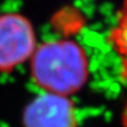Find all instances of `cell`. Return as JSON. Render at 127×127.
<instances>
[{
	"label": "cell",
	"mask_w": 127,
	"mask_h": 127,
	"mask_svg": "<svg viewBox=\"0 0 127 127\" xmlns=\"http://www.w3.org/2000/svg\"><path fill=\"white\" fill-rule=\"evenodd\" d=\"M30 78L41 92L69 97L86 84L89 64L84 49L69 39L38 45L29 60Z\"/></svg>",
	"instance_id": "cell-1"
},
{
	"label": "cell",
	"mask_w": 127,
	"mask_h": 127,
	"mask_svg": "<svg viewBox=\"0 0 127 127\" xmlns=\"http://www.w3.org/2000/svg\"><path fill=\"white\" fill-rule=\"evenodd\" d=\"M32 22L20 12L0 13V74H11L37 49Z\"/></svg>",
	"instance_id": "cell-2"
},
{
	"label": "cell",
	"mask_w": 127,
	"mask_h": 127,
	"mask_svg": "<svg viewBox=\"0 0 127 127\" xmlns=\"http://www.w3.org/2000/svg\"><path fill=\"white\" fill-rule=\"evenodd\" d=\"M76 109L69 97L41 92L21 113L22 127H77Z\"/></svg>",
	"instance_id": "cell-3"
},
{
	"label": "cell",
	"mask_w": 127,
	"mask_h": 127,
	"mask_svg": "<svg viewBox=\"0 0 127 127\" xmlns=\"http://www.w3.org/2000/svg\"><path fill=\"white\" fill-rule=\"evenodd\" d=\"M109 41L121 57L123 75L127 78V0L117 17L114 28L109 33Z\"/></svg>",
	"instance_id": "cell-4"
},
{
	"label": "cell",
	"mask_w": 127,
	"mask_h": 127,
	"mask_svg": "<svg viewBox=\"0 0 127 127\" xmlns=\"http://www.w3.org/2000/svg\"><path fill=\"white\" fill-rule=\"evenodd\" d=\"M123 124L124 127H127V104L124 108V113H123Z\"/></svg>",
	"instance_id": "cell-5"
}]
</instances>
